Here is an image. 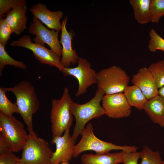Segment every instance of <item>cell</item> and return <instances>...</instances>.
<instances>
[{"instance_id":"1","label":"cell","mask_w":164,"mask_h":164,"mask_svg":"<svg viewBox=\"0 0 164 164\" xmlns=\"http://www.w3.org/2000/svg\"><path fill=\"white\" fill-rule=\"evenodd\" d=\"M5 88L14 94L19 114L27 126L28 134L36 135L33 129L32 116L38 110L40 102L33 86L29 81L23 80L13 87Z\"/></svg>"},{"instance_id":"2","label":"cell","mask_w":164,"mask_h":164,"mask_svg":"<svg viewBox=\"0 0 164 164\" xmlns=\"http://www.w3.org/2000/svg\"><path fill=\"white\" fill-rule=\"evenodd\" d=\"M105 94L103 90L98 88L95 96L91 100L80 104L72 101L70 105L71 113L75 119L76 123L72 138L76 141L86 124L90 120L101 117L104 114L103 108L101 105Z\"/></svg>"},{"instance_id":"3","label":"cell","mask_w":164,"mask_h":164,"mask_svg":"<svg viewBox=\"0 0 164 164\" xmlns=\"http://www.w3.org/2000/svg\"><path fill=\"white\" fill-rule=\"evenodd\" d=\"M93 130V125L89 123L81 131V138L74 147L73 158H77L81 153L87 151H93L96 154H102L114 150L129 152L137 151L138 149L135 146H120L101 140L94 135Z\"/></svg>"},{"instance_id":"4","label":"cell","mask_w":164,"mask_h":164,"mask_svg":"<svg viewBox=\"0 0 164 164\" xmlns=\"http://www.w3.org/2000/svg\"><path fill=\"white\" fill-rule=\"evenodd\" d=\"M72 101L67 87L64 88L60 99L52 100L50 122L52 137L61 136L66 130L70 129L73 121L70 110Z\"/></svg>"},{"instance_id":"5","label":"cell","mask_w":164,"mask_h":164,"mask_svg":"<svg viewBox=\"0 0 164 164\" xmlns=\"http://www.w3.org/2000/svg\"><path fill=\"white\" fill-rule=\"evenodd\" d=\"M0 134L13 152L22 150L28 138L23 124L13 116L9 117L0 112Z\"/></svg>"},{"instance_id":"6","label":"cell","mask_w":164,"mask_h":164,"mask_svg":"<svg viewBox=\"0 0 164 164\" xmlns=\"http://www.w3.org/2000/svg\"><path fill=\"white\" fill-rule=\"evenodd\" d=\"M130 80V77L125 71L115 65L97 73L98 88L103 90L105 94L122 93Z\"/></svg>"},{"instance_id":"7","label":"cell","mask_w":164,"mask_h":164,"mask_svg":"<svg viewBox=\"0 0 164 164\" xmlns=\"http://www.w3.org/2000/svg\"><path fill=\"white\" fill-rule=\"evenodd\" d=\"M54 152L46 141L37 135L28 134L21 161L26 164H50Z\"/></svg>"},{"instance_id":"8","label":"cell","mask_w":164,"mask_h":164,"mask_svg":"<svg viewBox=\"0 0 164 164\" xmlns=\"http://www.w3.org/2000/svg\"><path fill=\"white\" fill-rule=\"evenodd\" d=\"M10 45L25 48L31 50L35 57L41 63L50 66H54L61 72L65 67L60 62V59L51 50L46 48L45 45L32 42L30 37L25 35L17 40L12 42Z\"/></svg>"},{"instance_id":"9","label":"cell","mask_w":164,"mask_h":164,"mask_svg":"<svg viewBox=\"0 0 164 164\" xmlns=\"http://www.w3.org/2000/svg\"><path fill=\"white\" fill-rule=\"evenodd\" d=\"M77 63V67H65L62 72L64 76H72L77 80L79 86L76 97L85 93L89 87L97 82V73L91 67V64L86 59L80 57Z\"/></svg>"},{"instance_id":"10","label":"cell","mask_w":164,"mask_h":164,"mask_svg":"<svg viewBox=\"0 0 164 164\" xmlns=\"http://www.w3.org/2000/svg\"><path fill=\"white\" fill-rule=\"evenodd\" d=\"M28 31L29 34L36 36L33 40V42L43 45H45V43L47 44L51 50L60 57L62 47L58 38L59 31L49 30L33 16Z\"/></svg>"},{"instance_id":"11","label":"cell","mask_w":164,"mask_h":164,"mask_svg":"<svg viewBox=\"0 0 164 164\" xmlns=\"http://www.w3.org/2000/svg\"><path fill=\"white\" fill-rule=\"evenodd\" d=\"M104 114L114 119L129 116L131 107L129 104L123 93L105 94L102 100Z\"/></svg>"},{"instance_id":"12","label":"cell","mask_w":164,"mask_h":164,"mask_svg":"<svg viewBox=\"0 0 164 164\" xmlns=\"http://www.w3.org/2000/svg\"><path fill=\"white\" fill-rule=\"evenodd\" d=\"M70 129L66 130L61 136L52 137L51 143L55 144L56 150L51 158L50 164L69 163L73 157L75 141L70 133Z\"/></svg>"},{"instance_id":"13","label":"cell","mask_w":164,"mask_h":164,"mask_svg":"<svg viewBox=\"0 0 164 164\" xmlns=\"http://www.w3.org/2000/svg\"><path fill=\"white\" fill-rule=\"evenodd\" d=\"M67 20L68 17L66 16L62 20L60 41L62 45L60 62L64 67H69L71 64L74 65L77 63L80 58L76 51L72 48V40L75 34L72 30L68 32L67 30Z\"/></svg>"},{"instance_id":"14","label":"cell","mask_w":164,"mask_h":164,"mask_svg":"<svg viewBox=\"0 0 164 164\" xmlns=\"http://www.w3.org/2000/svg\"><path fill=\"white\" fill-rule=\"evenodd\" d=\"M30 10L33 17L45 24L48 28L59 32L61 30L60 20L63 15L62 11H51L48 9L45 5L41 3L35 4Z\"/></svg>"},{"instance_id":"15","label":"cell","mask_w":164,"mask_h":164,"mask_svg":"<svg viewBox=\"0 0 164 164\" xmlns=\"http://www.w3.org/2000/svg\"><path fill=\"white\" fill-rule=\"evenodd\" d=\"M132 81L141 90L148 100L159 95V89L148 67L139 69L137 73L133 76Z\"/></svg>"},{"instance_id":"16","label":"cell","mask_w":164,"mask_h":164,"mask_svg":"<svg viewBox=\"0 0 164 164\" xmlns=\"http://www.w3.org/2000/svg\"><path fill=\"white\" fill-rule=\"evenodd\" d=\"M27 5L24 4L13 8L6 15L5 21L16 35L27 29Z\"/></svg>"},{"instance_id":"17","label":"cell","mask_w":164,"mask_h":164,"mask_svg":"<svg viewBox=\"0 0 164 164\" xmlns=\"http://www.w3.org/2000/svg\"><path fill=\"white\" fill-rule=\"evenodd\" d=\"M126 152L122 151L102 154H84L81 157L82 164H118L122 163Z\"/></svg>"},{"instance_id":"18","label":"cell","mask_w":164,"mask_h":164,"mask_svg":"<svg viewBox=\"0 0 164 164\" xmlns=\"http://www.w3.org/2000/svg\"><path fill=\"white\" fill-rule=\"evenodd\" d=\"M143 110L153 123L164 126V99L158 95L148 100Z\"/></svg>"},{"instance_id":"19","label":"cell","mask_w":164,"mask_h":164,"mask_svg":"<svg viewBox=\"0 0 164 164\" xmlns=\"http://www.w3.org/2000/svg\"><path fill=\"white\" fill-rule=\"evenodd\" d=\"M134 12L135 19L141 24L151 21V0H130Z\"/></svg>"},{"instance_id":"20","label":"cell","mask_w":164,"mask_h":164,"mask_svg":"<svg viewBox=\"0 0 164 164\" xmlns=\"http://www.w3.org/2000/svg\"><path fill=\"white\" fill-rule=\"evenodd\" d=\"M123 94L130 106L139 110H143L148 100L141 90L134 85L127 86Z\"/></svg>"},{"instance_id":"21","label":"cell","mask_w":164,"mask_h":164,"mask_svg":"<svg viewBox=\"0 0 164 164\" xmlns=\"http://www.w3.org/2000/svg\"><path fill=\"white\" fill-rule=\"evenodd\" d=\"M6 92L5 87L0 88V112L11 117L14 113H19V111L16 103H12L8 98Z\"/></svg>"},{"instance_id":"22","label":"cell","mask_w":164,"mask_h":164,"mask_svg":"<svg viewBox=\"0 0 164 164\" xmlns=\"http://www.w3.org/2000/svg\"><path fill=\"white\" fill-rule=\"evenodd\" d=\"M9 65L26 70L27 65L22 61L16 60L11 57L5 50V47L0 44V75L5 66Z\"/></svg>"},{"instance_id":"23","label":"cell","mask_w":164,"mask_h":164,"mask_svg":"<svg viewBox=\"0 0 164 164\" xmlns=\"http://www.w3.org/2000/svg\"><path fill=\"white\" fill-rule=\"evenodd\" d=\"M141 162L139 164H163L160 154L154 151L145 145L141 152Z\"/></svg>"},{"instance_id":"24","label":"cell","mask_w":164,"mask_h":164,"mask_svg":"<svg viewBox=\"0 0 164 164\" xmlns=\"http://www.w3.org/2000/svg\"><path fill=\"white\" fill-rule=\"evenodd\" d=\"M159 89L164 86V60L153 63L148 67Z\"/></svg>"},{"instance_id":"25","label":"cell","mask_w":164,"mask_h":164,"mask_svg":"<svg viewBox=\"0 0 164 164\" xmlns=\"http://www.w3.org/2000/svg\"><path fill=\"white\" fill-rule=\"evenodd\" d=\"M151 22L158 23L164 16V0H151Z\"/></svg>"},{"instance_id":"26","label":"cell","mask_w":164,"mask_h":164,"mask_svg":"<svg viewBox=\"0 0 164 164\" xmlns=\"http://www.w3.org/2000/svg\"><path fill=\"white\" fill-rule=\"evenodd\" d=\"M150 39L148 46L150 51L154 52L157 50L164 52V39L159 35L153 29L150 30Z\"/></svg>"},{"instance_id":"27","label":"cell","mask_w":164,"mask_h":164,"mask_svg":"<svg viewBox=\"0 0 164 164\" xmlns=\"http://www.w3.org/2000/svg\"><path fill=\"white\" fill-rule=\"evenodd\" d=\"M27 2L26 0H0V19L13 8L26 4Z\"/></svg>"},{"instance_id":"28","label":"cell","mask_w":164,"mask_h":164,"mask_svg":"<svg viewBox=\"0 0 164 164\" xmlns=\"http://www.w3.org/2000/svg\"><path fill=\"white\" fill-rule=\"evenodd\" d=\"M13 31L5 19H0V44L5 47Z\"/></svg>"},{"instance_id":"29","label":"cell","mask_w":164,"mask_h":164,"mask_svg":"<svg viewBox=\"0 0 164 164\" xmlns=\"http://www.w3.org/2000/svg\"><path fill=\"white\" fill-rule=\"evenodd\" d=\"M20 161L21 158L12 151L0 155V164H16Z\"/></svg>"},{"instance_id":"30","label":"cell","mask_w":164,"mask_h":164,"mask_svg":"<svg viewBox=\"0 0 164 164\" xmlns=\"http://www.w3.org/2000/svg\"><path fill=\"white\" fill-rule=\"evenodd\" d=\"M141 152L137 151L126 152L125 155L122 163L124 164H138V161L140 158Z\"/></svg>"},{"instance_id":"31","label":"cell","mask_w":164,"mask_h":164,"mask_svg":"<svg viewBox=\"0 0 164 164\" xmlns=\"http://www.w3.org/2000/svg\"><path fill=\"white\" fill-rule=\"evenodd\" d=\"M10 151H11L7 143L3 136L0 134V155Z\"/></svg>"},{"instance_id":"32","label":"cell","mask_w":164,"mask_h":164,"mask_svg":"<svg viewBox=\"0 0 164 164\" xmlns=\"http://www.w3.org/2000/svg\"><path fill=\"white\" fill-rule=\"evenodd\" d=\"M158 94L159 95L164 99V86L159 89Z\"/></svg>"},{"instance_id":"33","label":"cell","mask_w":164,"mask_h":164,"mask_svg":"<svg viewBox=\"0 0 164 164\" xmlns=\"http://www.w3.org/2000/svg\"><path fill=\"white\" fill-rule=\"evenodd\" d=\"M16 164H26L20 161L18 162Z\"/></svg>"},{"instance_id":"34","label":"cell","mask_w":164,"mask_h":164,"mask_svg":"<svg viewBox=\"0 0 164 164\" xmlns=\"http://www.w3.org/2000/svg\"><path fill=\"white\" fill-rule=\"evenodd\" d=\"M60 164H68V163L66 162H63L61 163Z\"/></svg>"},{"instance_id":"35","label":"cell","mask_w":164,"mask_h":164,"mask_svg":"<svg viewBox=\"0 0 164 164\" xmlns=\"http://www.w3.org/2000/svg\"><path fill=\"white\" fill-rule=\"evenodd\" d=\"M162 164H164V161L163 160V161H162Z\"/></svg>"},{"instance_id":"36","label":"cell","mask_w":164,"mask_h":164,"mask_svg":"<svg viewBox=\"0 0 164 164\" xmlns=\"http://www.w3.org/2000/svg\"><path fill=\"white\" fill-rule=\"evenodd\" d=\"M60 164L59 163V164Z\"/></svg>"}]
</instances>
